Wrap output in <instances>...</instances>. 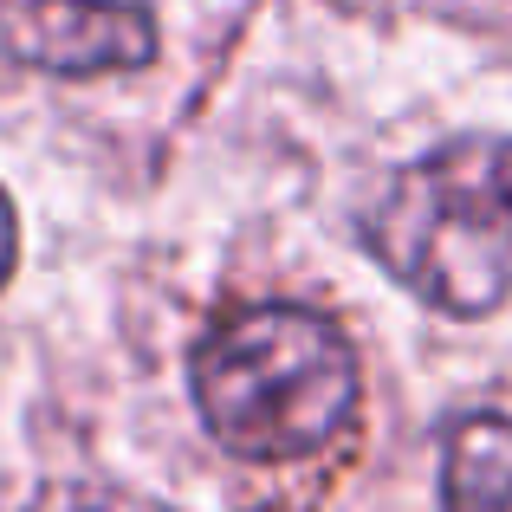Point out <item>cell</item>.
<instances>
[{"label": "cell", "mask_w": 512, "mask_h": 512, "mask_svg": "<svg viewBox=\"0 0 512 512\" xmlns=\"http://www.w3.org/2000/svg\"><path fill=\"white\" fill-rule=\"evenodd\" d=\"M188 383L208 435L240 461L325 454L363 396L350 338L305 305H247L214 318L195 344Z\"/></svg>", "instance_id": "1"}, {"label": "cell", "mask_w": 512, "mask_h": 512, "mask_svg": "<svg viewBox=\"0 0 512 512\" xmlns=\"http://www.w3.org/2000/svg\"><path fill=\"white\" fill-rule=\"evenodd\" d=\"M363 240L435 312H500L512 299V137H461L396 169Z\"/></svg>", "instance_id": "2"}, {"label": "cell", "mask_w": 512, "mask_h": 512, "mask_svg": "<svg viewBox=\"0 0 512 512\" xmlns=\"http://www.w3.org/2000/svg\"><path fill=\"white\" fill-rule=\"evenodd\" d=\"M13 253H20V227H13V201L0 195V286L13 279Z\"/></svg>", "instance_id": "6"}, {"label": "cell", "mask_w": 512, "mask_h": 512, "mask_svg": "<svg viewBox=\"0 0 512 512\" xmlns=\"http://www.w3.org/2000/svg\"><path fill=\"white\" fill-rule=\"evenodd\" d=\"M441 512H512V422L461 415L441 448Z\"/></svg>", "instance_id": "4"}, {"label": "cell", "mask_w": 512, "mask_h": 512, "mask_svg": "<svg viewBox=\"0 0 512 512\" xmlns=\"http://www.w3.org/2000/svg\"><path fill=\"white\" fill-rule=\"evenodd\" d=\"M39 512H156V506L130 500V493H117V487H59Z\"/></svg>", "instance_id": "5"}, {"label": "cell", "mask_w": 512, "mask_h": 512, "mask_svg": "<svg viewBox=\"0 0 512 512\" xmlns=\"http://www.w3.org/2000/svg\"><path fill=\"white\" fill-rule=\"evenodd\" d=\"M0 46L52 78L143 72L156 59V20L137 0H7Z\"/></svg>", "instance_id": "3"}]
</instances>
